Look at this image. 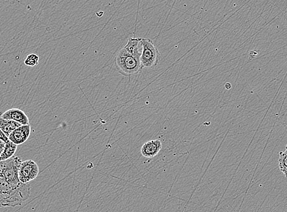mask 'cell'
Listing matches in <instances>:
<instances>
[{
	"mask_svg": "<svg viewBox=\"0 0 287 212\" xmlns=\"http://www.w3.org/2000/svg\"><path fill=\"white\" fill-rule=\"evenodd\" d=\"M31 194V186L29 183H22L16 188L0 180V202L5 207H15L21 205L29 199Z\"/></svg>",
	"mask_w": 287,
	"mask_h": 212,
	"instance_id": "cell-2",
	"label": "cell"
},
{
	"mask_svg": "<svg viewBox=\"0 0 287 212\" xmlns=\"http://www.w3.org/2000/svg\"><path fill=\"white\" fill-rule=\"evenodd\" d=\"M1 117L5 120L17 121L22 125H30L29 117L21 109L15 108L8 110L2 114Z\"/></svg>",
	"mask_w": 287,
	"mask_h": 212,
	"instance_id": "cell-7",
	"label": "cell"
},
{
	"mask_svg": "<svg viewBox=\"0 0 287 212\" xmlns=\"http://www.w3.org/2000/svg\"><path fill=\"white\" fill-rule=\"evenodd\" d=\"M32 128L30 125H22L14 131L9 136L10 140L17 145H21L29 139Z\"/></svg>",
	"mask_w": 287,
	"mask_h": 212,
	"instance_id": "cell-6",
	"label": "cell"
},
{
	"mask_svg": "<svg viewBox=\"0 0 287 212\" xmlns=\"http://www.w3.org/2000/svg\"><path fill=\"white\" fill-rule=\"evenodd\" d=\"M39 168L38 164L32 160L22 163L19 169V179L24 183H29L38 177Z\"/></svg>",
	"mask_w": 287,
	"mask_h": 212,
	"instance_id": "cell-5",
	"label": "cell"
},
{
	"mask_svg": "<svg viewBox=\"0 0 287 212\" xmlns=\"http://www.w3.org/2000/svg\"><path fill=\"white\" fill-rule=\"evenodd\" d=\"M278 166H279L281 172L285 175V177H287V144L285 147V151L280 152Z\"/></svg>",
	"mask_w": 287,
	"mask_h": 212,
	"instance_id": "cell-11",
	"label": "cell"
},
{
	"mask_svg": "<svg viewBox=\"0 0 287 212\" xmlns=\"http://www.w3.org/2000/svg\"><path fill=\"white\" fill-rule=\"evenodd\" d=\"M140 39L131 38L126 46L117 53L115 58V66L118 72L126 77L137 75L143 67L140 51Z\"/></svg>",
	"mask_w": 287,
	"mask_h": 212,
	"instance_id": "cell-1",
	"label": "cell"
},
{
	"mask_svg": "<svg viewBox=\"0 0 287 212\" xmlns=\"http://www.w3.org/2000/svg\"><path fill=\"white\" fill-rule=\"evenodd\" d=\"M142 52L140 56L142 66L146 69H153L157 66L160 59V52L150 39H140Z\"/></svg>",
	"mask_w": 287,
	"mask_h": 212,
	"instance_id": "cell-4",
	"label": "cell"
},
{
	"mask_svg": "<svg viewBox=\"0 0 287 212\" xmlns=\"http://www.w3.org/2000/svg\"><path fill=\"white\" fill-rule=\"evenodd\" d=\"M18 145L14 143L11 140L8 141L6 144L4 151L1 154V162H4L14 157L16 154Z\"/></svg>",
	"mask_w": 287,
	"mask_h": 212,
	"instance_id": "cell-10",
	"label": "cell"
},
{
	"mask_svg": "<svg viewBox=\"0 0 287 212\" xmlns=\"http://www.w3.org/2000/svg\"><path fill=\"white\" fill-rule=\"evenodd\" d=\"M1 133H0V139L3 141H4L5 143H7L8 141L10 140L9 137H8L7 135H6L4 132H3L1 130L0 131Z\"/></svg>",
	"mask_w": 287,
	"mask_h": 212,
	"instance_id": "cell-13",
	"label": "cell"
},
{
	"mask_svg": "<svg viewBox=\"0 0 287 212\" xmlns=\"http://www.w3.org/2000/svg\"><path fill=\"white\" fill-rule=\"evenodd\" d=\"M22 125V124L15 121L5 120L2 117L0 118V129L8 137H9L15 129Z\"/></svg>",
	"mask_w": 287,
	"mask_h": 212,
	"instance_id": "cell-9",
	"label": "cell"
},
{
	"mask_svg": "<svg viewBox=\"0 0 287 212\" xmlns=\"http://www.w3.org/2000/svg\"><path fill=\"white\" fill-rule=\"evenodd\" d=\"M162 148L161 141L159 139L151 140L143 144L141 149V154L145 158H152L156 157Z\"/></svg>",
	"mask_w": 287,
	"mask_h": 212,
	"instance_id": "cell-8",
	"label": "cell"
},
{
	"mask_svg": "<svg viewBox=\"0 0 287 212\" xmlns=\"http://www.w3.org/2000/svg\"><path fill=\"white\" fill-rule=\"evenodd\" d=\"M22 160L18 157H13L0 163V180H4L11 187L16 188L22 182L19 179V169Z\"/></svg>",
	"mask_w": 287,
	"mask_h": 212,
	"instance_id": "cell-3",
	"label": "cell"
},
{
	"mask_svg": "<svg viewBox=\"0 0 287 212\" xmlns=\"http://www.w3.org/2000/svg\"><path fill=\"white\" fill-rule=\"evenodd\" d=\"M39 56L35 53H32L27 56L24 61V63L30 67H35L39 64Z\"/></svg>",
	"mask_w": 287,
	"mask_h": 212,
	"instance_id": "cell-12",
	"label": "cell"
}]
</instances>
